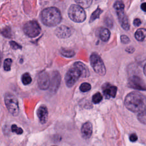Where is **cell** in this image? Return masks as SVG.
Wrapping results in <instances>:
<instances>
[{
    "mask_svg": "<svg viewBox=\"0 0 146 146\" xmlns=\"http://www.w3.org/2000/svg\"><path fill=\"white\" fill-rule=\"evenodd\" d=\"M124 104L128 110L140 112L146 108V97L139 92H131L126 96Z\"/></svg>",
    "mask_w": 146,
    "mask_h": 146,
    "instance_id": "obj_1",
    "label": "cell"
},
{
    "mask_svg": "<svg viewBox=\"0 0 146 146\" xmlns=\"http://www.w3.org/2000/svg\"><path fill=\"white\" fill-rule=\"evenodd\" d=\"M40 18L44 25L52 27L59 24L62 20V15L58 9L55 7H50L42 10Z\"/></svg>",
    "mask_w": 146,
    "mask_h": 146,
    "instance_id": "obj_2",
    "label": "cell"
},
{
    "mask_svg": "<svg viewBox=\"0 0 146 146\" xmlns=\"http://www.w3.org/2000/svg\"><path fill=\"white\" fill-rule=\"evenodd\" d=\"M68 14L70 18L78 23L83 22L86 18V14L82 7L77 5H72L68 9Z\"/></svg>",
    "mask_w": 146,
    "mask_h": 146,
    "instance_id": "obj_3",
    "label": "cell"
},
{
    "mask_svg": "<svg viewBox=\"0 0 146 146\" xmlns=\"http://www.w3.org/2000/svg\"><path fill=\"white\" fill-rule=\"evenodd\" d=\"M5 103L8 111L13 115L18 116L19 110L18 106V102L17 98L10 92H7L5 95Z\"/></svg>",
    "mask_w": 146,
    "mask_h": 146,
    "instance_id": "obj_4",
    "label": "cell"
},
{
    "mask_svg": "<svg viewBox=\"0 0 146 146\" xmlns=\"http://www.w3.org/2000/svg\"><path fill=\"white\" fill-rule=\"evenodd\" d=\"M90 63L94 70L100 75L103 76L106 74V70L104 64L100 57L96 52H93L90 56Z\"/></svg>",
    "mask_w": 146,
    "mask_h": 146,
    "instance_id": "obj_5",
    "label": "cell"
},
{
    "mask_svg": "<svg viewBox=\"0 0 146 146\" xmlns=\"http://www.w3.org/2000/svg\"><path fill=\"white\" fill-rule=\"evenodd\" d=\"M23 30L24 33L29 37L34 38L40 33L41 28L36 21H30L25 24Z\"/></svg>",
    "mask_w": 146,
    "mask_h": 146,
    "instance_id": "obj_6",
    "label": "cell"
},
{
    "mask_svg": "<svg viewBox=\"0 0 146 146\" xmlns=\"http://www.w3.org/2000/svg\"><path fill=\"white\" fill-rule=\"evenodd\" d=\"M82 76L80 71L75 66L70 68L66 73L65 82L67 87H71L77 82L78 79Z\"/></svg>",
    "mask_w": 146,
    "mask_h": 146,
    "instance_id": "obj_7",
    "label": "cell"
},
{
    "mask_svg": "<svg viewBox=\"0 0 146 146\" xmlns=\"http://www.w3.org/2000/svg\"><path fill=\"white\" fill-rule=\"evenodd\" d=\"M128 86L131 88L139 90H146V85L143 80L138 76L133 75L131 76L128 79Z\"/></svg>",
    "mask_w": 146,
    "mask_h": 146,
    "instance_id": "obj_8",
    "label": "cell"
},
{
    "mask_svg": "<svg viewBox=\"0 0 146 146\" xmlns=\"http://www.w3.org/2000/svg\"><path fill=\"white\" fill-rule=\"evenodd\" d=\"M38 84L39 87L43 90L48 89L50 84V79L48 73L46 71L41 72L38 78Z\"/></svg>",
    "mask_w": 146,
    "mask_h": 146,
    "instance_id": "obj_9",
    "label": "cell"
},
{
    "mask_svg": "<svg viewBox=\"0 0 146 146\" xmlns=\"http://www.w3.org/2000/svg\"><path fill=\"white\" fill-rule=\"evenodd\" d=\"M72 31L71 28L64 25H62L56 29L55 33L59 38H67L71 35Z\"/></svg>",
    "mask_w": 146,
    "mask_h": 146,
    "instance_id": "obj_10",
    "label": "cell"
},
{
    "mask_svg": "<svg viewBox=\"0 0 146 146\" xmlns=\"http://www.w3.org/2000/svg\"><path fill=\"white\" fill-rule=\"evenodd\" d=\"M61 77L58 71H55L52 74L51 80H50V91L52 92H55L59 88V86L60 83Z\"/></svg>",
    "mask_w": 146,
    "mask_h": 146,
    "instance_id": "obj_11",
    "label": "cell"
},
{
    "mask_svg": "<svg viewBox=\"0 0 146 146\" xmlns=\"http://www.w3.org/2000/svg\"><path fill=\"white\" fill-rule=\"evenodd\" d=\"M102 90L104 95L107 99L115 98L116 95L117 87L110 84V83H105L102 86Z\"/></svg>",
    "mask_w": 146,
    "mask_h": 146,
    "instance_id": "obj_12",
    "label": "cell"
},
{
    "mask_svg": "<svg viewBox=\"0 0 146 146\" xmlns=\"http://www.w3.org/2000/svg\"><path fill=\"white\" fill-rule=\"evenodd\" d=\"M116 13L118 17L119 21L121 26L125 30H128L129 29V23L128 18L124 11V9L116 10Z\"/></svg>",
    "mask_w": 146,
    "mask_h": 146,
    "instance_id": "obj_13",
    "label": "cell"
},
{
    "mask_svg": "<svg viewBox=\"0 0 146 146\" xmlns=\"http://www.w3.org/2000/svg\"><path fill=\"white\" fill-rule=\"evenodd\" d=\"M36 113L39 121L42 124H44L47 122L48 118V110L45 106H40L38 108Z\"/></svg>",
    "mask_w": 146,
    "mask_h": 146,
    "instance_id": "obj_14",
    "label": "cell"
},
{
    "mask_svg": "<svg viewBox=\"0 0 146 146\" xmlns=\"http://www.w3.org/2000/svg\"><path fill=\"white\" fill-rule=\"evenodd\" d=\"M81 133L83 138L89 139L92 133V125L90 122L85 123L82 127Z\"/></svg>",
    "mask_w": 146,
    "mask_h": 146,
    "instance_id": "obj_15",
    "label": "cell"
},
{
    "mask_svg": "<svg viewBox=\"0 0 146 146\" xmlns=\"http://www.w3.org/2000/svg\"><path fill=\"white\" fill-rule=\"evenodd\" d=\"M97 34L102 40L104 42H107L108 40L110 37L111 33L108 29L105 27H100L98 29Z\"/></svg>",
    "mask_w": 146,
    "mask_h": 146,
    "instance_id": "obj_16",
    "label": "cell"
},
{
    "mask_svg": "<svg viewBox=\"0 0 146 146\" xmlns=\"http://www.w3.org/2000/svg\"><path fill=\"white\" fill-rule=\"evenodd\" d=\"M74 66L76 67L81 72L82 76L87 77L90 75L89 71L86 66L81 62H76L74 64Z\"/></svg>",
    "mask_w": 146,
    "mask_h": 146,
    "instance_id": "obj_17",
    "label": "cell"
},
{
    "mask_svg": "<svg viewBox=\"0 0 146 146\" xmlns=\"http://www.w3.org/2000/svg\"><path fill=\"white\" fill-rule=\"evenodd\" d=\"M146 36V29H139L135 32V37L139 41H143Z\"/></svg>",
    "mask_w": 146,
    "mask_h": 146,
    "instance_id": "obj_18",
    "label": "cell"
},
{
    "mask_svg": "<svg viewBox=\"0 0 146 146\" xmlns=\"http://www.w3.org/2000/svg\"><path fill=\"white\" fill-rule=\"evenodd\" d=\"M0 33L1 35H2L3 36L10 38L12 36V33H11V29L10 26H5L2 29L0 30Z\"/></svg>",
    "mask_w": 146,
    "mask_h": 146,
    "instance_id": "obj_19",
    "label": "cell"
},
{
    "mask_svg": "<svg viewBox=\"0 0 146 146\" xmlns=\"http://www.w3.org/2000/svg\"><path fill=\"white\" fill-rule=\"evenodd\" d=\"M60 53L63 56L67 58H71L74 56L75 54V52L72 50H68L64 48H62L60 50Z\"/></svg>",
    "mask_w": 146,
    "mask_h": 146,
    "instance_id": "obj_20",
    "label": "cell"
},
{
    "mask_svg": "<svg viewBox=\"0 0 146 146\" xmlns=\"http://www.w3.org/2000/svg\"><path fill=\"white\" fill-rule=\"evenodd\" d=\"M75 1L82 8L88 7L92 2V0H75Z\"/></svg>",
    "mask_w": 146,
    "mask_h": 146,
    "instance_id": "obj_21",
    "label": "cell"
},
{
    "mask_svg": "<svg viewBox=\"0 0 146 146\" xmlns=\"http://www.w3.org/2000/svg\"><path fill=\"white\" fill-rule=\"evenodd\" d=\"M21 80L23 84L25 85L29 84L32 81V79L30 75L27 72H25L22 75Z\"/></svg>",
    "mask_w": 146,
    "mask_h": 146,
    "instance_id": "obj_22",
    "label": "cell"
},
{
    "mask_svg": "<svg viewBox=\"0 0 146 146\" xmlns=\"http://www.w3.org/2000/svg\"><path fill=\"white\" fill-rule=\"evenodd\" d=\"M102 11H102L99 7H98V8L92 13V14H91V17H90V22H92V21H95L96 19L99 18V16H100V15L102 14Z\"/></svg>",
    "mask_w": 146,
    "mask_h": 146,
    "instance_id": "obj_23",
    "label": "cell"
},
{
    "mask_svg": "<svg viewBox=\"0 0 146 146\" xmlns=\"http://www.w3.org/2000/svg\"><path fill=\"white\" fill-rule=\"evenodd\" d=\"M138 120L143 124H146V109L140 112L137 116Z\"/></svg>",
    "mask_w": 146,
    "mask_h": 146,
    "instance_id": "obj_24",
    "label": "cell"
},
{
    "mask_svg": "<svg viewBox=\"0 0 146 146\" xmlns=\"http://www.w3.org/2000/svg\"><path fill=\"white\" fill-rule=\"evenodd\" d=\"M102 98H103V96L102 94L100 92H96L92 96V100L94 103L98 104L102 101Z\"/></svg>",
    "mask_w": 146,
    "mask_h": 146,
    "instance_id": "obj_25",
    "label": "cell"
},
{
    "mask_svg": "<svg viewBox=\"0 0 146 146\" xmlns=\"http://www.w3.org/2000/svg\"><path fill=\"white\" fill-rule=\"evenodd\" d=\"M12 63V60L10 58H7L5 60L3 63V68L5 71H9L11 70V66Z\"/></svg>",
    "mask_w": 146,
    "mask_h": 146,
    "instance_id": "obj_26",
    "label": "cell"
},
{
    "mask_svg": "<svg viewBox=\"0 0 146 146\" xmlns=\"http://www.w3.org/2000/svg\"><path fill=\"white\" fill-rule=\"evenodd\" d=\"M91 86L90 84L88 83H83L81 84V85L79 87V89L82 92H85L90 91L91 90Z\"/></svg>",
    "mask_w": 146,
    "mask_h": 146,
    "instance_id": "obj_27",
    "label": "cell"
},
{
    "mask_svg": "<svg viewBox=\"0 0 146 146\" xmlns=\"http://www.w3.org/2000/svg\"><path fill=\"white\" fill-rule=\"evenodd\" d=\"M114 9L116 10L124 9V5L121 1H116L113 5Z\"/></svg>",
    "mask_w": 146,
    "mask_h": 146,
    "instance_id": "obj_28",
    "label": "cell"
},
{
    "mask_svg": "<svg viewBox=\"0 0 146 146\" xmlns=\"http://www.w3.org/2000/svg\"><path fill=\"white\" fill-rule=\"evenodd\" d=\"M11 131H12L13 132H15V133H16L17 134H18V135H21L23 133V129L21 128L17 127L15 124L12 125Z\"/></svg>",
    "mask_w": 146,
    "mask_h": 146,
    "instance_id": "obj_29",
    "label": "cell"
},
{
    "mask_svg": "<svg viewBox=\"0 0 146 146\" xmlns=\"http://www.w3.org/2000/svg\"><path fill=\"white\" fill-rule=\"evenodd\" d=\"M10 46L11 48L14 50H17V49H22V46L19 45L18 43H17L16 42L11 40L9 42Z\"/></svg>",
    "mask_w": 146,
    "mask_h": 146,
    "instance_id": "obj_30",
    "label": "cell"
},
{
    "mask_svg": "<svg viewBox=\"0 0 146 146\" xmlns=\"http://www.w3.org/2000/svg\"><path fill=\"white\" fill-rule=\"evenodd\" d=\"M120 40L123 44L128 43L130 41L129 38L125 35H122L120 36Z\"/></svg>",
    "mask_w": 146,
    "mask_h": 146,
    "instance_id": "obj_31",
    "label": "cell"
},
{
    "mask_svg": "<svg viewBox=\"0 0 146 146\" xmlns=\"http://www.w3.org/2000/svg\"><path fill=\"white\" fill-rule=\"evenodd\" d=\"M137 140V136L136 133H132L129 136V140L132 142H135Z\"/></svg>",
    "mask_w": 146,
    "mask_h": 146,
    "instance_id": "obj_32",
    "label": "cell"
},
{
    "mask_svg": "<svg viewBox=\"0 0 146 146\" xmlns=\"http://www.w3.org/2000/svg\"><path fill=\"white\" fill-rule=\"evenodd\" d=\"M141 22L140 19L139 18H136L133 21V25L136 26H140L141 25Z\"/></svg>",
    "mask_w": 146,
    "mask_h": 146,
    "instance_id": "obj_33",
    "label": "cell"
},
{
    "mask_svg": "<svg viewBox=\"0 0 146 146\" xmlns=\"http://www.w3.org/2000/svg\"><path fill=\"white\" fill-rule=\"evenodd\" d=\"M105 23L107 26H108L109 27H111V26H112V22L111 20L108 18L106 19V20L105 21Z\"/></svg>",
    "mask_w": 146,
    "mask_h": 146,
    "instance_id": "obj_34",
    "label": "cell"
},
{
    "mask_svg": "<svg viewBox=\"0 0 146 146\" xmlns=\"http://www.w3.org/2000/svg\"><path fill=\"white\" fill-rule=\"evenodd\" d=\"M125 51H127L128 52H129V53H132L134 51H135V48H134V47H128L127 48H126V50H125Z\"/></svg>",
    "mask_w": 146,
    "mask_h": 146,
    "instance_id": "obj_35",
    "label": "cell"
},
{
    "mask_svg": "<svg viewBox=\"0 0 146 146\" xmlns=\"http://www.w3.org/2000/svg\"><path fill=\"white\" fill-rule=\"evenodd\" d=\"M141 9H142L143 11H144L146 12V3H142L141 5Z\"/></svg>",
    "mask_w": 146,
    "mask_h": 146,
    "instance_id": "obj_36",
    "label": "cell"
},
{
    "mask_svg": "<svg viewBox=\"0 0 146 146\" xmlns=\"http://www.w3.org/2000/svg\"><path fill=\"white\" fill-rule=\"evenodd\" d=\"M144 72L145 75H146V63H145V64L144 66Z\"/></svg>",
    "mask_w": 146,
    "mask_h": 146,
    "instance_id": "obj_37",
    "label": "cell"
},
{
    "mask_svg": "<svg viewBox=\"0 0 146 146\" xmlns=\"http://www.w3.org/2000/svg\"><path fill=\"white\" fill-rule=\"evenodd\" d=\"M1 54H0V66H1Z\"/></svg>",
    "mask_w": 146,
    "mask_h": 146,
    "instance_id": "obj_38",
    "label": "cell"
}]
</instances>
